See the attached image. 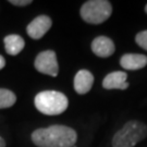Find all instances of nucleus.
Instances as JSON below:
<instances>
[{
    "label": "nucleus",
    "instance_id": "nucleus-1",
    "mask_svg": "<svg viewBox=\"0 0 147 147\" xmlns=\"http://www.w3.org/2000/svg\"><path fill=\"white\" fill-rule=\"evenodd\" d=\"M76 132L65 125H51L33 132L32 141L38 147H73Z\"/></svg>",
    "mask_w": 147,
    "mask_h": 147
},
{
    "label": "nucleus",
    "instance_id": "nucleus-2",
    "mask_svg": "<svg viewBox=\"0 0 147 147\" xmlns=\"http://www.w3.org/2000/svg\"><path fill=\"white\" fill-rule=\"evenodd\" d=\"M69 100L60 92L45 90L40 92L35 97V107L39 112L47 116H57L65 111Z\"/></svg>",
    "mask_w": 147,
    "mask_h": 147
},
{
    "label": "nucleus",
    "instance_id": "nucleus-3",
    "mask_svg": "<svg viewBox=\"0 0 147 147\" xmlns=\"http://www.w3.org/2000/svg\"><path fill=\"white\" fill-rule=\"evenodd\" d=\"M147 136V125L140 121H129L115 134L112 147H134Z\"/></svg>",
    "mask_w": 147,
    "mask_h": 147
},
{
    "label": "nucleus",
    "instance_id": "nucleus-4",
    "mask_svg": "<svg viewBox=\"0 0 147 147\" xmlns=\"http://www.w3.org/2000/svg\"><path fill=\"white\" fill-rule=\"evenodd\" d=\"M112 12L111 3L107 0H89L81 8V16L90 24H100L109 19Z\"/></svg>",
    "mask_w": 147,
    "mask_h": 147
},
{
    "label": "nucleus",
    "instance_id": "nucleus-5",
    "mask_svg": "<svg viewBox=\"0 0 147 147\" xmlns=\"http://www.w3.org/2000/svg\"><path fill=\"white\" fill-rule=\"evenodd\" d=\"M35 68L38 72L50 76L58 75L59 67L56 53L53 50H45L38 53L35 59Z\"/></svg>",
    "mask_w": 147,
    "mask_h": 147
},
{
    "label": "nucleus",
    "instance_id": "nucleus-6",
    "mask_svg": "<svg viewBox=\"0 0 147 147\" xmlns=\"http://www.w3.org/2000/svg\"><path fill=\"white\" fill-rule=\"evenodd\" d=\"M51 24H53V21H51V19L49 16H37L27 25V35L31 38H33V39H40L50 30Z\"/></svg>",
    "mask_w": 147,
    "mask_h": 147
},
{
    "label": "nucleus",
    "instance_id": "nucleus-7",
    "mask_svg": "<svg viewBox=\"0 0 147 147\" xmlns=\"http://www.w3.org/2000/svg\"><path fill=\"white\" fill-rule=\"evenodd\" d=\"M115 44L110 38L106 36L96 37L92 42V50L93 53L100 58L110 57L115 53Z\"/></svg>",
    "mask_w": 147,
    "mask_h": 147
},
{
    "label": "nucleus",
    "instance_id": "nucleus-8",
    "mask_svg": "<svg viewBox=\"0 0 147 147\" xmlns=\"http://www.w3.org/2000/svg\"><path fill=\"white\" fill-rule=\"evenodd\" d=\"M94 84V76L87 70H80L74 78V89L80 95L88 93Z\"/></svg>",
    "mask_w": 147,
    "mask_h": 147
},
{
    "label": "nucleus",
    "instance_id": "nucleus-9",
    "mask_svg": "<svg viewBox=\"0 0 147 147\" xmlns=\"http://www.w3.org/2000/svg\"><path fill=\"white\" fill-rule=\"evenodd\" d=\"M127 74L123 71L111 72L102 81V86L106 89H126L129 83H126Z\"/></svg>",
    "mask_w": 147,
    "mask_h": 147
},
{
    "label": "nucleus",
    "instance_id": "nucleus-10",
    "mask_svg": "<svg viewBox=\"0 0 147 147\" xmlns=\"http://www.w3.org/2000/svg\"><path fill=\"white\" fill-rule=\"evenodd\" d=\"M121 67L125 70H138L147 65V57L141 53H126L120 60Z\"/></svg>",
    "mask_w": 147,
    "mask_h": 147
},
{
    "label": "nucleus",
    "instance_id": "nucleus-11",
    "mask_svg": "<svg viewBox=\"0 0 147 147\" xmlns=\"http://www.w3.org/2000/svg\"><path fill=\"white\" fill-rule=\"evenodd\" d=\"M25 46L24 39L19 35L12 34L5 37V51L11 56H16L23 50Z\"/></svg>",
    "mask_w": 147,
    "mask_h": 147
},
{
    "label": "nucleus",
    "instance_id": "nucleus-12",
    "mask_svg": "<svg viewBox=\"0 0 147 147\" xmlns=\"http://www.w3.org/2000/svg\"><path fill=\"white\" fill-rule=\"evenodd\" d=\"M16 96L9 89L0 88V109L9 108L16 104Z\"/></svg>",
    "mask_w": 147,
    "mask_h": 147
},
{
    "label": "nucleus",
    "instance_id": "nucleus-13",
    "mask_svg": "<svg viewBox=\"0 0 147 147\" xmlns=\"http://www.w3.org/2000/svg\"><path fill=\"white\" fill-rule=\"evenodd\" d=\"M135 42L140 47L147 50V31L140 32L135 37Z\"/></svg>",
    "mask_w": 147,
    "mask_h": 147
},
{
    "label": "nucleus",
    "instance_id": "nucleus-14",
    "mask_svg": "<svg viewBox=\"0 0 147 147\" xmlns=\"http://www.w3.org/2000/svg\"><path fill=\"white\" fill-rule=\"evenodd\" d=\"M9 2L14 5H27L32 3L31 0H10Z\"/></svg>",
    "mask_w": 147,
    "mask_h": 147
},
{
    "label": "nucleus",
    "instance_id": "nucleus-15",
    "mask_svg": "<svg viewBox=\"0 0 147 147\" xmlns=\"http://www.w3.org/2000/svg\"><path fill=\"white\" fill-rule=\"evenodd\" d=\"M5 58H3L2 56H0V70L5 68Z\"/></svg>",
    "mask_w": 147,
    "mask_h": 147
},
{
    "label": "nucleus",
    "instance_id": "nucleus-16",
    "mask_svg": "<svg viewBox=\"0 0 147 147\" xmlns=\"http://www.w3.org/2000/svg\"><path fill=\"white\" fill-rule=\"evenodd\" d=\"M0 147H5V142L3 138L0 137Z\"/></svg>",
    "mask_w": 147,
    "mask_h": 147
},
{
    "label": "nucleus",
    "instance_id": "nucleus-17",
    "mask_svg": "<svg viewBox=\"0 0 147 147\" xmlns=\"http://www.w3.org/2000/svg\"><path fill=\"white\" fill-rule=\"evenodd\" d=\"M145 12L147 13V5H146V7H145Z\"/></svg>",
    "mask_w": 147,
    "mask_h": 147
}]
</instances>
